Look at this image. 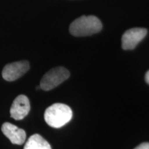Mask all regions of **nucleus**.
I'll list each match as a JSON object with an SVG mask.
<instances>
[{"instance_id": "423d86ee", "label": "nucleus", "mask_w": 149, "mask_h": 149, "mask_svg": "<svg viewBox=\"0 0 149 149\" xmlns=\"http://www.w3.org/2000/svg\"><path fill=\"white\" fill-rule=\"evenodd\" d=\"M31 105L29 98L24 95H19L15 99L10 107L11 117L16 120H21L29 114Z\"/></svg>"}, {"instance_id": "1a4fd4ad", "label": "nucleus", "mask_w": 149, "mask_h": 149, "mask_svg": "<svg viewBox=\"0 0 149 149\" xmlns=\"http://www.w3.org/2000/svg\"><path fill=\"white\" fill-rule=\"evenodd\" d=\"M135 149H149V143L144 142L139 144Z\"/></svg>"}, {"instance_id": "7ed1b4c3", "label": "nucleus", "mask_w": 149, "mask_h": 149, "mask_svg": "<svg viewBox=\"0 0 149 149\" xmlns=\"http://www.w3.org/2000/svg\"><path fill=\"white\" fill-rule=\"evenodd\" d=\"M70 72L64 67L58 66L52 68L41 79V89L46 91H51L66 81L70 77Z\"/></svg>"}, {"instance_id": "f257e3e1", "label": "nucleus", "mask_w": 149, "mask_h": 149, "mask_svg": "<svg viewBox=\"0 0 149 149\" xmlns=\"http://www.w3.org/2000/svg\"><path fill=\"white\" fill-rule=\"evenodd\" d=\"M102 29V22L97 17L81 16L72 22L69 31L73 36L86 37L99 33Z\"/></svg>"}, {"instance_id": "20e7f679", "label": "nucleus", "mask_w": 149, "mask_h": 149, "mask_svg": "<svg viewBox=\"0 0 149 149\" xmlns=\"http://www.w3.org/2000/svg\"><path fill=\"white\" fill-rule=\"evenodd\" d=\"M30 68L28 61H19L6 65L2 70V77L8 81L17 80L26 72Z\"/></svg>"}, {"instance_id": "9d476101", "label": "nucleus", "mask_w": 149, "mask_h": 149, "mask_svg": "<svg viewBox=\"0 0 149 149\" xmlns=\"http://www.w3.org/2000/svg\"><path fill=\"white\" fill-rule=\"evenodd\" d=\"M145 80H146V82L149 84V70L147 71L146 75H145Z\"/></svg>"}, {"instance_id": "39448f33", "label": "nucleus", "mask_w": 149, "mask_h": 149, "mask_svg": "<svg viewBox=\"0 0 149 149\" xmlns=\"http://www.w3.org/2000/svg\"><path fill=\"white\" fill-rule=\"evenodd\" d=\"M147 30L143 28H133L126 31L122 37L124 50H133L146 37Z\"/></svg>"}, {"instance_id": "6e6552de", "label": "nucleus", "mask_w": 149, "mask_h": 149, "mask_svg": "<svg viewBox=\"0 0 149 149\" xmlns=\"http://www.w3.org/2000/svg\"><path fill=\"white\" fill-rule=\"evenodd\" d=\"M24 149H52L51 145L39 134H34L28 139Z\"/></svg>"}, {"instance_id": "0eeeda50", "label": "nucleus", "mask_w": 149, "mask_h": 149, "mask_svg": "<svg viewBox=\"0 0 149 149\" xmlns=\"http://www.w3.org/2000/svg\"><path fill=\"white\" fill-rule=\"evenodd\" d=\"M1 131L13 144H23L26 138L25 130L9 122L3 123L1 126Z\"/></svg>"}, {"instance_id": "f03ea898", "label": "nucleus", "mask_w": 149, "mask_h": 149, "mask_svg": "<svg viewBox=\"0 0 149 149\" xmlns=\"http://www.w3.org/2000/svg\"><path fill=\"white\" fill-rule=\"evenodd\" d=\"M72 111L64 104L56 103L50 106L44 113V120L48 126L59 128L71 120Z\"/></svg>"}]
</instances>
